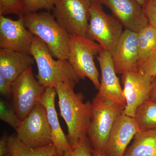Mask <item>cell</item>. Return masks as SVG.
<instances>
[{"mask_svg": "<svg viewBox=\"0 0 156 156\" xmlns=\"http://www.w3.org/2000/svg\"><path fill=\"white\" fill-rule=\"evenodd\" d=\"M76 84L65 82L55 87L60 115L66 123L67 139L71 147L87 136L92 110L91 101L84 102L83 93L75 92Z\"/></svg>", "mask_w": 156, "mask_h": 156, "instance_id": "6da1fadb", "label": "cell"}, {"mask_svg": "<svg viewBox=\"0 0 156 156\" xmlns=\"http://www.w3.org/2000/svg\"><path fill=\"white\" fill-rule=\"evenodd\" d=\"M27 28L46 45L53 57L68 60L70 35L49 12H33L22 16Z\"/></svg>", "mask_w": 156, "mask_h": 156, "instance_id": "7a4b0ae2", "label": "cell"}, {"mask_svg": "<svg viewBox=\"0 0 156 156\" xmlns=\"http://www.w3.org/2000/svg\"><path fill=\"white\" fill-rule=\"evenodd\" d=\"M30 53L37 67L36 78L45 88H55L65 82L77 84L81 80L68 60L53 58L46 45L36 37H34Z\"/></svg>", "mask_w": 156, "mask_h": 156, "instance_id": "3957f363", "label": "cell"}, {"mask_svg": "<svg viewBox=\"0 0 156 156\" xmlns=\"http://www.w3.org/2000/svg\"><path fill=\"white\" fill-rule=\"evenodd\" d=\"M125 108V106L111 98L97 95L94 98L87 132L94 150L104 153L112 129Z\"/></svg>", "mask_w": 156, "mask_h": 156, "instance_id": "277c9868", "label": "cell"}, {"mask_svg": "<svg viewBox=\"0 0 156 156\" xmlns=\"http://www.w3.org/2000/svg\"><path fill=\"white\" fill-rule=\"evenodd\" d=\"M102 49L97 42L87 37L70 35L68 60L81 79L88 78L97 89L100 87V81L94 58Z\"/></svg>", "mask_w": 156, "mask_h": 156, "instance_id": "5b68a950", "label": "cell"}, {"mask_svg": "<svg viewBox=\"0 0 156 156\" xmlns=\"http://www.w3.org/2000/svg\"><path fill=\"white\" fill-rule=\"evenodd\" d=\"M123 26L112 15L107 14L102 5L92 3L89 11L87 37L112 53L123 32Z\"/></svg>", "mask_w": 156, "mask_h": 156, "instance_id": "8992f818", "label": "cell"}, {"mask_svg": "<svg viewBox=\"0 0 156 156\" xmlns=\"http://www.w3.org/2000/svg\"><path fill=\"white\" fill-rule=\"evenodd\" d=\"M92 4L89 0H56L53 15L70 35L87 37Z\"/></svg>", "mask_w": 156, "mask_h": 156, "instance_id": "52a82bcc", "label": "cell"}, {"mask_svg": "<svg viewBox=\"0 0 156 156\" xmlns=\"http://www.w3.org/2000/svg\"><path fill=\"white\" fill-rule=\"evenodd\" d=\"M15 130L17 137L29 147L37 148L53 144L46 109L41 103L21 120Z\"/></svg>", "mask_w": 156, "mask_h": 156, "instance_id": "ba28073f", "label": "cell"}, {"mask_svg": "<svg viewBox=\"0 0 156 156\" xmlns=\"http://www.w3.org/2000/svg\"><path fill=\"white\" fill-rule=\"evenodd\" d=\"M45 89L35 78L32 67L26 70L12 82L13 105L21 121L39 103Z\"/></svg>", "mask_w": 156, "mask_h": 156, "instance_id": "9c48e42d", "label": "cell"}, {"mask_svg": "<svg viewBox=\"0 0 156 156\" xmlns=\"http://www.w3.org/2000/svg\"><path fill=\"white\" fill-rule=\"evenodd\" d=\"M152 77L138 68L122 74L123 94L126 105L123 113L134 118L137 108L149 99Z\"/></svg>", "mask_w": 156, "mask_h": 156, "instance_id": "30bf717a", "label": "cell"}, {"mask_svg": "<svg viewBox=\"0 0 156 156\" xmlns=\"http://www.w3.org/2000/svg\"><path fill=\"white\" fill-rule=\"evenodd\" d=\"M34 36L27 28L22 17L17 20L0 15V48L30 54Z\"/></svg>", "mask_w": 156, "mask_h": 156, "instance_id": "8fae6325", "label": "cell"}, {"mask_svg": "<svg viewBox=\"0 0 156 156\" xmlns=\"http://www.w3.org/2000/svg\"><path fill=\"white\" fill-rule=\"evenodd\" d=\"M125 29L138 33L148 23L143 8L136 0H101Z\"/></svg>", "mask_w": 156, "mask_h": 156, "instance_id": "7c38bea8", "label": "cell"}, {"mask_svg": "<svg viewBox=\"0 0 156 156\" xmlns=\"http://www.w3.org/2000/svg\"><path fill=\"white\" fill-rule=\"evenodd\" d=\"M140 131L134 118L123 113L112 129L104 153L107 156H124L128 144Z\"/></svg>", "mask_w": 156, "mask_h": 156, "instance_id": "4fadbf2b", "label": "cell"}, {"mask_svg": "<svg viewBox=\"0 0 156 156\" xmlns=\"http://www.w3.org/2000/svg\"><path fill=\"white\" fill-rule=\"evenodd\" d=\"M111 54L117 73L123 74L137 68L139 61L137 33L124 30Z\"/></svg>", "mask_w": 156, "mask_h": 156, "instance_id": "5bb4252c", "label": "cell"}, {"mask_svg": "<svg viewBox=\"0 0 156 156\" xmlns=\"http://www.w3.org/2000/svg\"><path fill=\"white\" fill-rule=\"evenodd\" d=\"M98 55L101 79L97 95L111 98L126 107V99L119 80L117 76L111 53L102 48Z\"/></svg>", "mask_w": 156, "mask_h": 156, "instance_id": "9a60e30c", "label": "cell"}, {"mask_svg": "<svg viewBox=\"0 0 156 156\" xmlns=\"http://www.w3.org/2000/svg\"><path fill=\"white\" fill-rule=\"evenodd\" d=\"M56 89L53 87L45 89L39 101V103L44 107L48 123L51 129L52 142L56 149L57 154L68 150L71 148L67 136L62 129L55 107Z\"/></svg>", "mask_w": 156, "mask_h": 156, "instance_id": "2e32d148", "label": "cell"}, {"mask_svg": "<svg viewBox=\"0 0 156 156\" xmlns=\"http://www.w3.org/2000/svg\"><path fill=\"white\" fill-rule=\"evenodd\" d=\"M34 62L30 54L0 49V74L11 83Z\"/></svg>", "mask_w": 156, "mask_h": 156, "instance_id": "e0dca14e", "label": "cell"}, {"mask_svg": "<svg viewBox=\"0 0 156 156\" xmlns=\"http://www.w3.org/2000/svg\"><path fill=\"white\" fill-rule=\"evenodd\" d=\"M124 156H156V128L137 132Z\"/></svg>", "mask_w": 156, "mask_h": 156, "instance_id": "ac0fdd59", "label": "cell"}, {"mask_svg": "<svg viewBox=\"0 0 156 156\" xmlns=\"http://www.w3.org/2000/svg\"><path fill=\"white\" fill-rule=\"evenodd\" d=\"M8 148L11 156H55L57 154L53 144L44 147L32 148L25 145L16 135L9 136Z\"/></svg>", "mask_w": 156, "mask_h": 156, "instance_id": "d6986e66", "label": "cell"}, {"mask_svg": "<svg viewBox=\"0 0 156 156\" xmlns=\"http://www.w3.org/2000/svg\"><path fill=\"white\" fill-rule=\"evenodd\" d=\"M134 119L140 131L156 128V102L146 101L137 108Z\"/></svg>", "mask_w": 156, "mask_h": 156, "instance_id": "ffe728a7", "label": "cell"}, {"mask_svg": "<svg viewBox=\"0 0 156 156\" xmlns=\"http://www.w3.org/2000/svg\"><path fill=\"white\" fill-rule=\"evenodd\" d=\"M139 61L147 56L156 48V28L150 23L137 33Z\"/></svg>", "mask_w": 156, "mask_h": 156, "instance_id": "44dd1931", "label": "cell"}, {"mask_svg": "<svg viewBox=\"0 0 156 156\" xmlns=\"http://www.w3.org/2000/svg\"><path fill=\"white\" fill-rule=\"evenodd\" d=\"M0 119L16 130L21 122L14 105L7 101H0Z\"/></svg>", "mask_w": 156, "mask_h": 156, "instance_id": "7402d4cb", "label": "cell"}, {"mask_svg": "<svg viewBox=\"0 0 156 156\" xmlns=\"http://www.w3.org/2000/svg\"><path fill=\"white\" fill-rule=\"evenodd\" d=\"M91 142L87 136L81 138L70 149L55 156H93Z\"/></svg>", "mask_w": 156, "mask_h": 156, "instance_id": "603a6c76", "label": "cell"}, {"mask_svg": "<svg viewBox=\"0 0 156 156\" xmlns=\"http://www.w3.org/2000/svg\"><path fill=\"white\" fill-rule=\"evenodd\" d=\"M24 7V0H0V15L13 14L22 17Z\"/></svg>", "mask_w": 156, "mask_h": 156, "instance_id": "cb8c5ba5", "label": "cell"}, {"mask_svg": "<svg viewBox=\"0 0 156 156\" xmlns=\"http://www.w3.org/2000/svg\"><path fill=\"white\" fill-rule=\"evenodd\" d=\"M137 67L151 77L156 75V48L145 58L138 62Z\"/></svg>", "mask_w": 156, "mask_h": 156, "instance_id": "d4e9b609", "label": "cell"}, {"mask_svg": "<svg viewBox=\"0 0 156 156\" xmlns=\"http://www.w3.org/2000/svg\"><path fill=\"white\" fill-rule=\"evenodd\" d=\"M56 0H24V14L41 9L53 11Z\"/></svg>", "mask_w": 156, "mask_h": 156, "instance_id": "484cf974", "label": "cell"}, {"mask_svg": "<svg viewBox=\"0 0 156 156\" xmlns=\"http://www.w3.org/2000/svg\"><path fill=\"white\" fill-rule=\"evenodd\" d=\"M143 8L148 23L156 28V0H147Z\"/></svg>", "mask_w": 156, "mask_h": 156, "instance_id": "4316f807", "label": "cell"}, {"mask_svg": "<svg viewBox=\"0 0 156 156\" xmlns=\"http://www.w3.org/2000/svg\"><path fill=\"white\" fill-rule=\"evenodd\" d=\"M0 93L6 98H10L12 96V83L0 74Z\"/></svg>", "mask_w": 156, "mask_h": 156, "instance_id": "83f0119b", "label": "cell"}, {"mask_svg": "<svg viewBox=\"0 0 156 156\" xmlns=\"http://www.w3.org/2000/svg\"><path fill=\"white\" fill-rule=\"evenodd\" d=\"M9 136L5 133L0 140V156H4L9 154L8 143Z\"/></svg>", "mask_w": 156, "mask_h": 156, "instance_id": "f1b7e54d", "label": "cell"}, {"mask_svg": "<svg viewBox=\"0 0 156 156\" xmlns=\"http://www.w3.org/2000/svg\"><path fill=\"white\" fill-rule=\"evenodd\" d=\"M150 99L156 102V75L152 77Z\"/></svg>", "mask_w": 156, "mask_h": 156, "instance_id": "f546056e", "label": "cell"}, {"mask_svg": "<svg viewBox=\"0 0 156 156\" xmlns=\"http://www.w3.org/2000/svg\"><path fill=\"white\" fill-rule=\"evenodd\" d=\"M92 152L93 156H107L104 153L98 152L92 149Z\"/></svg>", "mask_w": 156, "mask_h": 156, "instance_id": "4dcf8cb0", "label": "cell"}, {"mask_svg": "<svg viewBox=\"0 0 156 156\" xmlns=\"http://www.w3.org/2000/svg\"><path fill=\"white\" fill-rule=\"evenodd\" d=\"M137 2L139 3L141 6H143L144 4H145V2L147 0H136Z\"/></svg>", "mask_w": 156, "mask_h": 156, "instance_id": "1f68e13d", "label": "cell"}, {"mask_svg": "<svg viewBox=\"0 0 156 156\" xmlns=\"http://www.w3.org/2000/svg\"><path fill=\"white\" fill-rule=\"evenodd\" d=\"M92 3H98L101 4V0H89Z\"/></svg>", "mask_w": 156, "mask_h": 156, "instance_id": "d6a6232c", "label": "cell"}, {"mask_svg": "<svg viewBox=\"0 0 156 156\" xmlns=\"http://www.w3.org/2000/svg\"><path fill=\"white\" fill-rule=\"evenodd\" d=\"M4 156H11V154H6V155Z\"/></svg>", "mask_w": 156, "mask_h": 156, "instance_id": "836d02e7", "label": "cell"}]
</instances>
